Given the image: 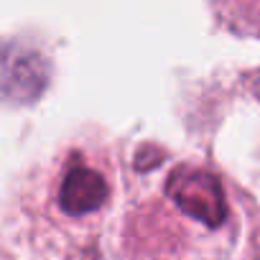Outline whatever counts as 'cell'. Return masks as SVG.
Wrapping results in <instances>:
<instances>
[{
	"label": "cell",
	"mask_w": 260,
	"mask_h": 260,
	"mask_svg": "<svg viewBox=\"0 0 260 260\" xmlns=\"http://www.w3.org/2000/svg\"><path fill=\"white\" fill-rule=\"evenodd\" d=\"M169 202L207 230H219L227 217V197L219 179L197 166H179L166 181Z\"/></svg>",
	"instance_id": "obj_2"
},
{
	"label": "cell",
	"mask_w": 260,
	"mask_h": 260,
	"mask_svg": "<svg viewBox=\"0 0 260 260\" xmlns=\"http://www.w3.org/2000/svg\"><path fill=\"white\" fill-rule=\"evenodd\" d=\"M214 6L232 31L260 39V0H214Z\"/></svg>",
	"instance_id": "obj_3"
},
{
	"label": "cell",
	"mask_w": 260,
	"mask_h": 260,
	"mask_svg": "<svg viewBox=\"0 0 260 260\" xmlns=\"http://www.w3.org/2000/svg\"><path fill=\"white\" fill-rule=\"evenodd\" d=\"M51 212L67 224L97 222L112 197L110 166L89 153L74 151L59 161L49 189Z\"/></svg>",
	"instance_id": "obj_1"
}]
</instances>
